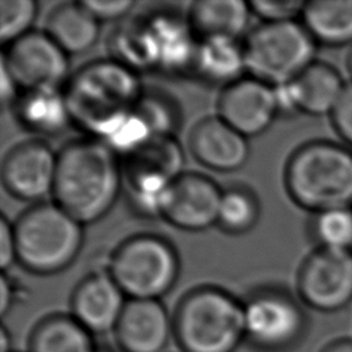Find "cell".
<instances>
[{
    "mask_svg": "<svg viewBox=\"0 0 352 352\" xmlns=\"http://www.w3.org/2000/svg\"><path fill=\"white\" fill-rule=\"evenodd\" d=\"M124 184L117 154L102 140L87 138L58 151L54 202L78 223L102 219Z\"/></svg>",
    "mask_w": 352,
    "mask_h": 352,
    "instance_id": "1",
    "label": "cell"
},
{
    "mask_svg": "<svg viewBox=\"0 0 352 352\" xmlns=\"http://www.w3.org/2000/svg\"><path fill=\"white\" fill-rule=\"evenodd\" d=\"M63 92L72 122L99 140L116 129L144 94L138 73L114 58L78 69Z\"/></svg>",
    "mask_w": 352,
    "mask_h": 352,
    "instance_id": "2",
    "label": "cell"
},
{
    "mask_svg": "<svg viewBox=\"0 0 352 352\" xmlns=\"http://www.w3.org/2000/svg\"><path fill=\"white\" fill-rule=\"evenodd\" d=\"M110 44L114 59L136 73L157 70L175 74L192 69L198 37L187 16L173 10L153 8L120 23Z\"/></svg>",
    "mask_w": 352,
    "mask_h": 352,
    "instance_id": "3",
    "label": "cell"
},
{
    "mask_svg": "<svg viewBox=\"0 0 352 352\" xmlns=\"http://www.w3.org/2000/svg\"><path fill=\"white\" fill-rule=\"evenodd\" d=\"M285 184L290 198L314 213L352 208V151L329 140L305 143L289 158Z\"/></svg>",
    "mask_w": 352,
    "mask_h": 352,
    "instance_id": "4",
    "label": "cell"
},
{
    "mask_svg": "<svg viewBox=\"0 0 352 352\" xmlns=\"http://www.w3.org/2000/svg\"><path fill=\"white\" fill-rule=\"evenodd\" d=\"M173 334L182 352H235L245 342L243 302L217 287L195 289L176 308Z\"/></svg>",
    "mask_w": 352,
    "mask_h": 352,
    "instance_id": "5",
    "label": "cell"
},
{
    "mask_svg": "<svg viewBox=\"0 0 352 352\" xmlns=\"http://www.w3.org/2000/svg\"><path fill=\"white\" fill-rule=\"evenodd\" d=\"M16 261L37 275L67 268L82 245V224L55 202H40L14 224Z\"/></svg>",
    "mask_w": 352,
    "mask_h": 352,
    "instance_id": "6",
    "label": "cell"
},
{
    "mask_svg": "<svg viewBox=\"0 0 352 352\" xmlns=\"http://www.w3.org/2000/svg\"><path fill=\"white\" fill-rule=\"evenodd\" d=\"M246 72L272 87L297 78L316 59V41L297 21L261 22L243 40Z\"/></svg>",
    "mask_w": 352,
    "mask_h": 352,
    "instance_id": "7",
    "label": "cell"
},
{
    "mask_svg": "<svg viewBox=\"0 0 352 352\" xmlns=\"http://www.w3.org/2000/svg\"><path fill=\"white\" fill-rule=\"evenodd\" d=\"M173 246L157 235H136L113 253L109 274L128 300H161L179 275Z\"/></svg>",
    "mask_w": 352,
    "mask_h": 352,
    "instance_id": "8",
    "label": "cell"
},
{
    "mask_svg": "<svg viewBox=\"0 0 352 352\" xmlns=\"http://www.w3.org/2000/svg\"><path fill=\"white\" fill-rule=\"evenodd\" d=\"M122 179L143 214L161 216L169 188L183 172V151L172 136H160L124 158Z\"/></svg>",
    "mask_w": 352,
    "mask_h": 352,
    "instance_id": "9",
    "label": "cell"
},
{
    "mask_svg": "<svg viewBox=\"0 0 352 352\" xmlns=\"http://www.w3.org/2000/svg\"><path fill=\"white\" fill-rule=\"evenodd\" d=\"M245 341L263 352L294 348L305 336L308 320L302 305L287 292L263 289L243 301Z\"/></svg>",
    "mask_w": 352,
    "mask_h": 352,
    "instance_id": "10",
    "label": "cell"
},
{
    "mask_svg": "<svg viewBox=\"0 0 352 352\" xmlns=\"http://www.w3.org/2000/svg\"><path fill=\"white\" fill-rule=\"evenodd\" d=\"M301 302L319 312H337L352 302V250L318 248L297 276Z\"/></svg>",
    "mask_w": 352,
    "mask_h": 352,
    "instance_id": "11",
    "label": "cell"
},
{
    "mask_svg": "<svg viewBox=\"0 0 352 352\" xmlns=\"http://www.w3.org/2000/svg\"><path fill=\"white\" fill-rule=\"evenodd\" d=\"M67 56L45 30H32L8 45L1 62L21 91L62 88L69 80Z\"/></svg>",
    "mask_w": 352,
    "mask_h": 352,
    "instance_id": "12",
    "label": "cell"
},
{
    "mask_svg": "<svg viewBox=\"0 0 352 352\" xmlns=\"http://www.w3.org/2000/svg\"><path fill=\"white\" fill-rule=\"evenodd\" d=\"M223 190L209 177L182 173L168 191L161 217L184 231H202L217 223Z\"/></svg>",
    "mask_w": 352,
    "mask_h": 352,
    "instance_id": "13",
    "label": "cell"
},
{
    "mask_svg": "<svg viewBox=\"0 0 352 352\" xmlns=\"http://www.w3.org/2000/svg\"><path fill=\"white\" fill-rule=\"evenodd\" d=\"M58 153L38 140L15 146L4 158L1 179L7 191L22 201H40L52 195Z\"/></svg>",
    "mask_w": 352,
    "mask_h": 352,
    "instance_id": "14",
    "label": "cell"
},
{
    "mask_svg": "<svg viewBox=\"0 0 352 352\" xmlns=\"http://www.w3.org/2000/svg\"><path fill=\"white\" fill-rule=\"evenodd\" d=\"M217 110L219 117L245 138L267 131L279 114L275 88L252 76L224 87Z\"/></svg>",
    "mask_w": 352,
    "mask_h": 352,
    "instance_id": "15",
    "label": "cell"
},
{
    "mask_svg": "<svg viewBox=\"0 0 352 352\" xmlns=\"http://www.w3.org/2000/svg\"><path fill=\"white\" fill-rule=\"evenodd\" d=\"M122 352H164L173 334V318L161 300H128L114 330Z\"/></svg>",
    "mask_w": 352,
    "mask_h": 352,
    "instance_id": "16",
    "label": "cell"
},
{
    "mask_svg": "<svg viewBox=\"0 0 352 352\" xmlns=\"http://www.w3.org/2000/svg\"><path fill=\"white\" fill-rule=\"evenodd\" d=\"M126 302V296L109 272H95L77 285L70 315L94 336L114 333Z\"/></svg>",
    "mask_w": 352,
    "mask_h": 352,
    "instance_id": "17",
    "label": "cell"
},
{
    "mask_svg": "<svg viewBox=\"0 0 352 352\" xmlns=\"http://www.w3.org/2000/svg\"><path fill=\"white\" fill-rule=\"evenodd\" d=\"M190 150L204 166L217 172L236 170L249 158L248 138L219 116L194 126L190 135Z\"/></svg>",
    "mask_w": 352,
    "mask_h": 352,
    "instance_id": "18",
    "label": "cell"
},
{
    "mask_svg": "<svg viewBox=\"0 0 352 352\" xmlns=\"http://www.w3.org/2000/svg\"><path fill=\"white\" fill-rule=\"evenodd\" d=\"M287 85L298 113L331 116L348 84L333 65L315 60Z\"/></svg>",
    "mask_w": 352,
    "mask_h": 352,
    "instance_id": "19",
    "label": "cell"
},
{
    "mask_svg": "<svg viewBox=\"0 0 352 352\" xmlns=\"http://www.w3.org/2000/svg\"><path fill=\"white\" fill-rule=\"evenodd\" d=\"M12 107L18 121L38 135L55 136L72 124L66 96L60 88L23 89Z\"/></svg>",
    "mask_w": 352,
    "mask_h": 352,
    "instance_id": "20",
    "label": "cell"
},
{
    "mask_svg": "<svg viewBox=\"0 0 352 352\" xmlns=\"http://www.w3.org/2000/svg\"><path fill=\"white\" fill-rule=\"evenodd\" d=\"M192 70L205 81L230 85L246 72L243 43L231 37L198 38Z\"/></svg>",
    "mask_w": 352,
    "mask_h": 352,
    "instance_id": "21",
    "label": "cell"
},
{
    "mask_svg": "<svg viewBox=\"0 0 352 352\" xmlns=\"http://www.w3.org/2000/svg\"><path fill=\"white\" fill-rule=\"evenodd\" d=\"M250 6L242 0H202L190 6L187 19L198 38L231 37L241 40L250 19Z\"/></svg>",
    "mask_w": 352,
    "mask_h": 352,
    "instance_id": "22",
    "label": "cell"
},
{
    "mask_svg": "<svg viewBox=\"0 0 352 352\" xmlns=\"http://www.w3.org/2000/svg\"><path fill=\"white\" fill-rule=\"evenodd\" d=\"M45 32L67 55H78L95 45L100 22L81 1L63 3L48 15Z\"/></svg>",
    "mask_w": 352,
    "mask_h": 352,
    "instance_id": "23",
    "label": "cell"
},
{
    "mask_svg": "<svg viewBox=\"0 0 352 352\" xmlns=\"http://www.w3.org/2000/svg\"><path fill=\"white\" fill-rule=\"evenodd\" d=\"M301 23L316 43L329 47L352 44V0L305 1Z\"/></svg>",
    "mask_w": 352,
    "mask_h": 352,
    "instance_id": "24",
    "label": "cell"
},
{
    "mask_svg": "<svg viewBox=\"0 0 352 352\" xmlns=\"http://www.w3.org/2000/svg\"><path fill=\"white\" fill-rule=\"evenodd\" d=\"M94 334L72 315L55 314L41 319L32 331L29 352H96Z\"/></svg>",
    "mask_w": 352,
    "mask_h": 352,
    "instance_id": "25",
    "label": "cell"
},
{
    "mask_svg": "<svg viewBox=\"0 0 352 352\" xmlns=\"http://www.w3.org/2000/svg\"><path fill=\"white\" fill-rule=\"evenodd\" d=\"M260 214L256 195L245 187L223 190L217 224L230 234H243L254 227Z\"/></svg>",
    "mask_w": 352,
    "mask_h": 352,
    "instance_id": "26",
    "label": "cell"
},
{
    "mask_svg": "<svg viewBox=\"0 0 352 352\" xmlns=\"http://www.w3.org/2000/svg\"><path fill=\"white\" fill-rule=\"evenodd\" d=\"M312 234L318 248L352 250V208H338L315 213Z\"/></svg>",
    "mask_w": 352,
    "mask_h": 352,
    "instance_id": "27",
    "label": "cell"
},
{
    "mask_svg": "<svg viewBox=\"0 0 352 352\" xmlns=\"http://www.w3.org/2000/svg\"><path fill=\"white\" fill-rule=\"evenodd\" d=\"M38 6L33 0H1L0 1V40L12 44L32 32Z\"/></svg>",
    "mask_w": 352,
    "mask_h": 352,
    "instance_id": "28",
    "label": "cell"
},
{
    "mask_svg": "<svg viewBox=\"0 0 352 352\" xmlns=\"http://www.w3.org/2000/svg\"><path fill=\"white\" fill-rule=\"evenodd\" d=\"M252 14L257 15L261 22L276 23L296 21V16H301L305 1L298 0H253L249 1Z\"/></svg>",
    "mask_w": 352,
    "mask_h": 352,
    "instance_id": "29",
    "label": "cell"
},
{
    "mask_svg": "<svg viewBox=\"0 0 352 352\" xmlns=\"http://www.w3.org/2000/svg\"><path fill=\"white\" fill-rule=\"evenodd\" d=\"M81 3L100 23L124 19L129 14V11L135 7V1H131V0H114V1L84 0Z\"/></svg>",
    "mask_w": 352,
    "mask_h": 352,
    "instance_id": "30",
    "label": "cell"
},
{
    "mask_svg": "<svg viewBox=\"0 0 352 352\" xmlns=\"http://www.w3.org/2000/svg\"><path fill=\"white\" fill-rule=\"evenodd\" d=\"M330 117L340 138L352 146V82L346 85Z\"/></svg>",
    "mask_w": 352,
    "mask_h": 352,
    "instance_id": "31",
    "label": "cell"
},
{
    "mask_svg": "<svg viewBox=\"0 0 352 352\" xmlns=\"http://www.w3.org/2000/svg\"><path fill=\"white\" fill-rule=\"evenodd\" d=\"M16 261V243L14 224L3 216L0 219V268L6 272Z\"/></svg>",
    "mask_w": 352,
    "mask_h": 352,
    "instance_id": "32",
    "label": "cell"
},
{
    "mask_svg": "<svg viewBox=\"0 0 352 352\" xmlns=\"http://www.w3.org/2000/svg\"><path fill=\"white\" fill-rule=\"evenodd\" d=\"M0 96H1V104H14L16 98L21 94V88L18 87L16 81L8 72L7 66L0 60Z\"/></svg>",
    "mask_w": 352,
    "mask_h": 352,
    "instance_id": "33",
    "label": "cell"
},
{
    "mask_svg": "<svg viewBox=\"0 0 352 352\" xmlns=\"http://www.w3.org/2000/svg\"><path fill=\"white\" fill-rule=\"evenodd\" d=\"M14 302V287L11 283V279L7 276L6 272L0 276V314L3 316L7 315V312L11 309Z\"/></svg>",
    "mask_w": 352,
    "mask_h": 352,
    "instance_id": "34",
    "label": "cell"
},
{
    "mask_svg": "<svg viewBox=\"0 0 352 352\" xmlns=\"http://www.w3.org/2000/svg\"><path fill=\"white\" fill-rule=\"evenodd\" d=\"M320 352H352V337L333 340Z\"/></svg>",
    "mask_w": 352,
    "mask_h": 352,
    "instance_id": "35",
    "label": "cell"
},
{
    "mask_svg": "<svg viewBox=\"0 0 352 352\" xmlns=\"http://www.w3.org/2000/svg\"><path fill=\"white\" fill-rule=\"evenodd\" d=\"M0 351L1 352H12L11 351V336L6 326L0 330Z\"/></svg>",
    "mask_w": 352,
    "mask_h": 352,
    "instance_id": "36",
    "label": "cell"
},
{
    "mask_svg": "<svg viewBox=\"0 0 352 352\" xmlns=\"http://www.w3.org/2000/svg\"><path fill=\"white\" fill-rule=\"evenodd\" d=\"M346 66H348V70H349V73H351V76H352V50H351V52H349V55H348Z\"/></svg>",
    "mask_w": 352,
    "mask_h": 352,
    "instance_id": "37",
    "label": "cell"
},
{
    "mask_svg": "<svg viewBox=\"0 0 352 352\" xmlns=\"http://www.w3.org/2000/svg\"><path fill=\"white\" fill-rule=\"evenodd\" d=\"M96 352H114L113 349H109V348H98Z\"/></svg>",
    "mask_w": 352,
    "mask_h": 352,
    "instance_id": "38",
    "label": "cell"
}]
</instances>
